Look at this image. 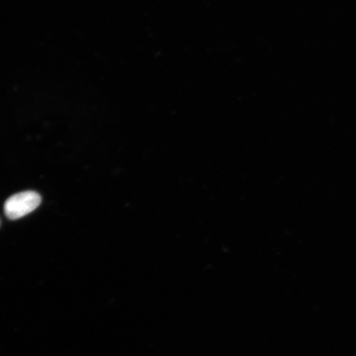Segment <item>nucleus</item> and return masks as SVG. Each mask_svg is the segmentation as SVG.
Segmentation results:
<instances>
[{"instance_id":"f257e3e1","label":"nucleus","mask_w":356,"mask_h":356,"mask_svg":"<svg viewBox=\"0 0 356 356\" xmlns=\"http://www.w3.org/2000/svg\"><path fill=\"white\" fill-rule=\"evenodd\" d=\"M42 198L35 191H24L12 195L4 204V213L10 220H17L29 215L41 204Z\"/></svg>"}]
</instances>
